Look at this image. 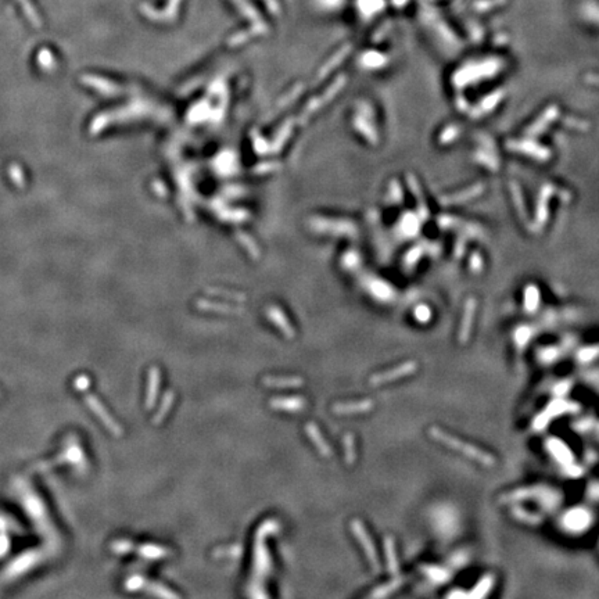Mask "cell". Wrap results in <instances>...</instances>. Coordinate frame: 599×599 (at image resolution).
<instances>
[{
  "instance_id": "cell-1",
  "label": "cell",
  "mask_w": 599,
  "mask_h": 599,
  "mask_svg": "<svg viewBox=\"0 0 599 599\" xmlns=\"http://www.w3.org/2000/svg\"><path fill=\"white\" fill-rule=\"evenodd\" d=\"M429 434H430V437H433L436 441L441 443V444L445 445V447H448L450 450L459 452V454H462L466 458L471 459V461H474V462H478V464L483 465L485 467H491V466L495 465V458H494L492 454L484 451V450L480 448V447H474V445H471L470 443L464 441V440H461V438L454 437L450 433L441 430V429H438V427H430V429H429Z\"/></svg>"
},
{
  "instance_id": "cell-2",
  "label": "cell",
  "mask_w": 599,
  "mask_h": 599,
  "mask_svg": "<svg viewBox=\"0 0 599 599\" xmlns=\"http://www.w3.org/2000/svg\"><path fill=\"white\" fill-rule=\"evenodd\" d=\"M280 530V525L276 520H266L258 529L256 535V545H254V579H263L269 572L270 562L268 549L265 548V537L269 534H275Z\"/></svg>"
},
{
  "instance_id": "cell-3",
  "label": "cell",
  "mask_w": 599,
  "mask_h": 599,
  "mask_svg": "<svg viewBox=\"0 0 599 599\" xmlns=\"http://www.w3.org/2000/svg\"><path fill=\"white\" fill-rule=\"evenodd\" d=\"M351 532L357 537L358 541L361 542V545H362L365 551V555L369 560L370 566L373 567V570L376 573L380 572V562H379V558H377V552L375 549V545H373V541L370 538L369 532H366V529L362 525V522L358 520V519H354L351 522Z\"/></svg>"
},
{
  "instance_id": "cell-4",
  "label": "cell",
  "mask_w": 599,
  "mask_h": 599,
  "mask_svg": "<svg viewBox=\"0 0 599 599\" xmlns=\"http://www.w3.org/2000/svg\"><path fill=\"white\" fill-rule=\"evenodd\" d=\"M417 370V364L415 361H406L404 364L398 365L397 368L390 370H386L382 373H376L370 377L369 383L372 386H380V384L390 383L398 379H402L405 376H409L412 373H415Z\"/></svg>"
},
{
  "instance_id": "cell-5",
  "label": "cell",
  "mask_w": 599,
  "mask_h": 599,
  "mask_svg": "<svg viewBox=\"0 0 599 599\" xmlns=\"http://www.w3.org/2000/svg\"><path fill=\"white\" fill-rule=\"evenodd\" d=\"M270 408L284 412H300L307 406L303 397H275L269 401Z\"/></svg>"
},
{
  "instance_id": "cell-6",
  "label": "cell",
  "mask_w": 599,
  "mask_h": 599,
  "mask_svg": "<svg viewBox=\"0 0 599 599\" xmlns=\"http://www.w3.org/2000/svg\"><path fill=\"white\" fill-rule=\"evenodd\" d=\"M375 406L372 399H364L359 402H341L333 406V412L336 415H358V413H366Z\"/></svg>"
},
{
  "instance_id": "cell-7",
  "label": "cell",
  "mask_w": 599,
  "mask_h": 599,
  "mask_svg": "<svg viewBox=\"0 0 599 599\" xmlns=\"http://www.w3.org/2000/svg\"><path fill=\"white\" fill-rule=\"evenodd\" d=\"M305 433H307V436H308V438H310L311 441L314 443V445L317 447V450L319 451V454H321L322 457H325V458L332 457V450H330L329 444H328L326 440L323 438L322 433H321V430H319V427H318L317 424L312 423V422L305 424Z\"/></svg>"
},
{
  "instance_id": "cell-8",
  "label": "cell",
  "mask_w": 599,
  "mask_h": 599,
  "mask_svg": "<svg viewBox=\"0 0 599 599\" xmlns=\"http://www.w3.org/2000/svg\"><path fill=\"white\" fill-rule=\"evenodd\" d=\"M263 383L268 387H276V389H283V387H300L303 386L304 380L300 376H265L263 379Z\"/></svg>"
},
{
  "instance_id": "cell-9",
  "label": "cell",
  "mask_w": 599,
  "mask_h": 599,
  "mask_svg": "<svg viewBox=\"0 0 599 599\" xmlns=\"http://www.w3.org/2000/svg\"><path fill=\"white\" fill-rule=\"evenodd\" d=\"M384 553H386V560H387V569L396 577V576H398L399 567H398L397 555H396V544H394V539L391 537L384 538Z\"/></svg>"
},
{
  "instance_id": "cell-10",
  "label": "cell",
  "mask_w": 599,
  "mask_h": 599,
  "mask_svg": "<svg viewBox=\"0 0 599 599\" xmlns=\"http://www.w3.org/2000/svg\"><path fill=\"white\" fill-rule=\"evenodd\" d=\"M404 583V580L399 579L398 576H396L394 579L391 580L390 583H386V584H383V586L377 587L375 591H372V593L369 594L370 598H384V597H389L390 594H393L397 588H399V586Z\"/></svg>"
},
{
  "instance_id": "cell-11",
  "label": "cell",
  "mask_w": 599,
  "mask_h": 599,
  "mask_svg": "<svg viewBox=\"0 0 599 599\" xmlns=\"http://www.w3.org/2000/svg\"><path fill=\"white\" fill-rule=\"evenodd\" d=\"M269 317H270V319L273 321V323L276 325L277 328H279V329L282 330L283 333H284V336L289 337V338H293V337H294V330H293V328L290 326V323L286 321V318L283 317V314L280 312V311L270 310Z\"/></svg>"
},
{
  "instance_id": "cell-12",
  "label": "cell",
  "mask_w": 599,
  "mask_h": 599,
  "mask_svg": "<svg viewBox=\"0 0 599 599\" xmlns=\"http://www.w3.org/2000/svg\"><path fill=\"white\" fill-rule=\"evenodd\" d=\"M344 451H345V462L348 465L355 464L357 461V448H355V438L351 433H347L343 438Z\"/></svg>"
},
{
  "instance_id": "cell-13",
  "label": "cell",
  "mask_w": 599,
  "mask_h": 599,
  "mask_svg": "<svg viewBox=\"0 0 599 599\" xmlns=\"http://www.w3.org/2000/svg\"><path fill=\"white\" fill-rule=\"evenodd\" d=\"M423 572L430 577V579L436 580L438 583H443L450 579V574L445 572L444 569H440L436 566H429V567H423Z\"/></svg>"
},
{
  "instance_id": "cell-14",
  "label": "cell",
  "mask_w": 599,
  "mask_h": 599,
  "mask_svg": "<svg viewBox=\"0 0 599 599\" xmlns=\"http://www.w3.org/2000/svg\"><path fill=\"white\" fill-rule=\"evenodd\" d=\"M492 586H494V577L492 576H485L484 579L476 586V594L473 597H477V598L485 597L487 594L491 591Z\"/></svg>"
},
{
  "instance_id": "cell-15",
  "label": "cell",
  "mask_w": 599,
  "mask_h": 599,
  "mask_svg": "<svg viewBox=\"0 0 599 599\" xmlns=\"http://www.w3.org/2000/svg\"><path fill=\"white\" fill-rule=\"evenodd\" d=\"M242 555V548L239 545H232L228 548H218L214 551L215 558H239Z\"/></svg>"
},
{
  "instance_id": "cell-16",
  "label": "cell",
  "mask_w": 599,
  "mask_h": 599,
  "mask_svg": "<svg viewBox=\"0 0 599 599\" xmlns=\"http://www.w3.org/2000/svg\"><path fill=\"white\" fill-rule=\"evenodd\" d=\"M150 394H148V405H151L154 402L155 394H157V387H158V370H151V384H150Z\"/></svg>"
},
{
  "instance_id": "cell-17",
  "label": "cell",
  "mask_w": 599,
  "mask_h": 599,
  "mask_svg": "<svg viewBox=\"0 0 599 599\" xmlns=\"http://www.w3.org/2000/svg\"><path fill=\"white\" fill-rule=\"evenodd\" d=\"M172 399H174V394L172 393H168L167 396H165V399H164V404H162L161 406V411H160V413L157 415V417H155L154 420H157V423L161 420L162 417L167 415V412H168L169 406H171V404H172Z\"/></svg>"
}]
</instances>
